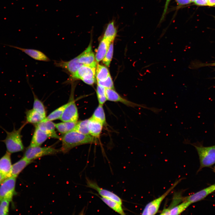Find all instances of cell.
I'll return each mask as SVG.
<instances>
[{
  "instance_id": "6da1fadb",
  "label": "cell",
  "mask_w": 215,
  "mask_h": 215,
  "mask_svg": "<svg viewBox=\"0 0 215 215\" xmlns=\"http://www.w3.org/2000/svg\"><path fill=\"white\" fill-rule=\"evenodd\" d=\"M98 138L73 130L64 134L61 137V152L65 153L73 148L82 145L98 143Z\"/></svg>"
},
{
  "instance_id": "7a4b0ae2",
  "label": "cell",
  "mask_w": 215,
  "mask_h": 215,
  "mask_svg": "<svg viewBox=\"0 0 215 215\" xmlns=\"http://www.w3.org/2000/svg\"><path fill=\"white\" fill-rule=\"evenodd\" d=\"M26 124L24 123L19 128L16 130L14 126L13 130L8 132L2 128L5 131L7 136L5 139L2 140L5 145L7 151L11 153L23 150L24 147L22 140L21 131Z\"/></svg>"
},
{
  "instance_id": "3957f363",
  "label": "cell",
  "mask_w": 215,
  "mask_h": 215,
  "mask_svg": "<svg viewBox=\"0 0 215 215\" xmlns=\"http://www.w3.org/2000/svg\"><path fill=\"white\" fill-rule=\"evenodd\" d=\"M191 144L195 148L198 152L200 163V169L215 163V145L205 147L196 144Z\"/></svg>"
},
{
  "instance_id": "277c9868",
  "label": "cell",
  "mask_w": 215,
  "mask_h": 215,
  "mask_svg": "<svg viewBox=\"0 0 215 215\" xmlns=\"http://www.w3.org/2000/svg\"><path fill=\"white\" fill-rule=\"evenodd\" d=\"M60 152V149H56L51 147L29 146L26 150L23 157L28 160L33 161L44 156L55 154Z\"/></svg>"
},
{
  "instance_id": "5b68a950",
  "label": "cell",
  "mask_w": 215,
  "mask_h": 215,
  "mask_svg": "<svg viewBox=\"0 0 215 215\" xmlns=\"http://www.w3.org/2000/svg\"><path fill=\"white\" fill-rule=\"evenodd\" d=\"M72 86L69 101L60 118L62 122H76L79 118L78 109L74 97L75 86L73 85Z\"/></svg>"
},
{
  "instance_id": "8992f818",
  "label": "cell",
  "mask_w": 215,
  "mask_h": 215,
  "mask_svg": "<svg viewBox=\"0 0 215 215\" xmlns=\"http://www.w3.org/2000/svg\"><path fill=\"white\" fill-rule=\"evenodd\" d=\"M106 95L107 100L116 102H120L125 105L133 108L140 107L150 110L155 113L159 112L160 109L154 108H149L145 105L138 104L128 100L121 97L114 89L106 88Z\"/></svg>"
},
{
  "instance_id": "52a82bcc",
  "label": "cell",
  "mask_w": 215,
  "mask_h": 215,
  "mask_svg": "<svg viewBox=\"0 0 215 215\" xmlns=\"http://www.w3.org/2000/svg\"><path fill=\"white\" fill-rule=\"evenodd\" d=\"M181 180V179H180L176 181L163 194L147 204L143 210L142 214L152 215L156 214L158 212L162 201Z\"/></svg>"
},
{
  "instance_id": "ba28073f",
  "label": "cell",
  "mask_w": 215,
  "mask_h": 215,
  "mask_svg": "<svg viewBox=\"0 0 215 215\" xmlns=\"http://www.w3.org/2000/svg\"><path fill=\"white\" fill-rule=\"evenodd\" d=\"M16 178L11 176L6 178L0 185V202L6 199L11 202L15 192Z\"/></svg>"
},
{
  "instance_id": "9c48e42d",
  "label": "cell",
  "mask_w": 215,
  "mask_h": 215,
  "mask_svg": "<svg viewBox=\"0 0 215 215\" xmlns=\"http://www.w3.org/2000/svg\"><path fill=\"white\" fill-rule=\"evenodd\" d=\"M96 67L83 65L73 75L70 76L65 83H72L77 79L83 80L95 78Z\"/></svg>"
},
{
  "instance_id": "30bf717a",
  "label": "cell",
  "mask_w": 215,
  "mask_h": 215,
  "mask_svg": "<svg viewBox=\"0 0 215 215\" xmlns=\"http://www.w3.org/2000/svg\"><path fill=\"white\" fill-rule=\"evenodd\" d=\"M54 64L56 67L62 68L71 76L74 74L79 68L83 65L79 60L78 56L71 60L64 61L62 60L55 61Z\"/></svg>"
},
{
  "instance_id": "8fae6325",
  "label": "cell",
  "mask_w": 215,
  "mask_h": 215,
  "mask_svg": "<svg viewBox=\"0 0 215 215\" xmlns=\"http://www.w3.org/2000/svg\"><path fill=\"white\" fill-rule=\"evenodd\" d=\"M86 183L87 187L96 191L101 197L113 200L122 205V200L115 194L100 187L96 182L89 179H86Z\"/></svg>"
},
{
  "instance_id": "7c38bea8",
  "label": "cell",
  "mask_w": 215,
  "mask_h": 215,
  "mask_svg": "<svg viewBox=\"0 0 215 215\" xmlns=\"http://www.w3.org/2000/svg\"><path fill=\"white\" fill-rule=\"evenodd\" d=\"M78 56L79 62L82 64L96 67L97 62L92 51L91 43L90 44L86 49Z\"/></svg>"
},
{
  "instance_id": "4fadbf2b",
  "label": "cell",
  "mask_w": 215,
  "mask_h": 215,
  "mask_svg": "<svg viewBox=\"0 0 215 215\" xmlns=\"http://www.w3.org/2000/svg\"><path fill=\"white\" fill-rule=\"evenodd\" d=\"M215 190V184L189 196L183 197L185 201L191 204L200 201Z\"/></svg>"
},
{
  "instance_id": "5bb4252c",
  "label": "cell",
  "mask_w": 215,
  "mask_h": 215,
  "mask_svg": "<svg viewBox=\"0 0 215 215\" xmlns=\"http://www.w3.org/2000/svg\"><path fill=\"white\" fill-rule=\"evenodd\" d=\"M4 45L19 50L36 60L44 62H49L50 61V59L46 55L39 50L34 49L24 48L13 45Z\"/></svg>"
},
{
  "instance_id": "9a60e30c",
  "label": "cell",
  "mask_w": 215,
  "mask_h": 215,
  "mask_svg": "<svg viewBox=\"0 0 215 215\" xmlns=\"http://www.w3.org/2000/svg\"><path fill=\"white\" fill-rule=\"evenodd\" d=\"M36 126L47 133L50 137L61 139V137L57 135L55 130V124L52 121L43 119L36 124Z\"/></svg>"
},
{
  "instance_id": "2e32d148",
  "label": "cell",
  "mask_w": 215,
  "mask_h": 215,
  "mask_svg": "<svg viewBox=\"0 0 215 215\" xmlns=\"http://www.w3.org/2000/svg\"><path fill=\"white\" fill-rule=\"evenodd\" d=\"M11 154L10 153L7 151L0 159V173L6 178L11 176L10 172L12 166Z\"/></svg>"
},
{
  "instance_id": "e0dca14e",
  "label": "cell",
  "mask_w": 215,
  "mask_h": 215,
  "mask_svg": "<svg viewBox=\"0 0 215 215\" xmlns=\"http://www.w3.org/2000/svg\"><path fill=\"white\" fill-rule=\"evenodd\" d=\"M49 137V136L47 133L36 126L29 146H39Z\"/></svg>"
},
{
  "instance_id": "ac0fdd59",
  "label": "cell",
  "mask_w": 215,
  "mask_h": 215,
  "mask_svg": "<svg viewBox=\"0 0 215 215\" xmlns=\"http://www.w3.org/2000/svg\"><path fill=\"white\" fill-rule=\"evenodd\" d=\"M191 204L188 202L183 201L181 203L170 208H164L161 211L160 215H179L184 211Z\"/></svg>"
},
{
  "instance_id": "d6986e66",
  "label": "cell",
  "mask_w": 215,
  "mask_h": 215,
  "mask_svg": "<svg viewBox=\"0 0 215 215\" xmlns=\"http://www.w3.org/2000/svg\"><path fill=\"white\" fill-rule=\"evenodd\" d=\"M103 125L101 122L90 117L89 119L88 123L89 134L98 139L102 132Z\"/></svg>"
},
{
  "instance_id": "ffe728a7",
  "label": "cell",
  "mask_w": 215,
  "mask_h": 215,
  "mask_svg": "<svg viewBox=\"0 0 215 215\" xmlns=\"http://www.w3.org/2000/svg\"><path fill=\"white\" fill-rule=\"evenodd\" d=\"M33 162L28 160L23 157L19 160L12 165L10 172L11 176L17 178L22 171Z\"/></svg>"
},
{
  "instance_id": "44dd1931",
  "label": "cell",
  "mask_w": 215,
  "mask_h": 215,
  "mask_svg": "<svg viewBox=\"0 0 215 215\" xmlns=\"http://www.w3.org/2000/svg\"><path fill=\"white\" fill-rule=\"evenodd\" d=\"M111 42L107 39L103 38L99 43L95 56L97 62H99L103 59Z\"/></svg>"
},
{
  "instance_id": "7402d4cb",
  "label": "cell",
  "mask_w": 215,
  "mask_h": 215,
  "mask_svg": "<svg viewBox=\"0 0 215 215\" xmlns=\"http://www.w3.org/2000/svg\"><path fill=\"white\" fill-rule=\"evenodd\" d=\"M26 121L25 123L37 124L44 119L46 116L33 109L27 110L25 112Z\"/></svg>"
},
{
  "instance_id": "603a6c76",
  "label": "cell",
  "mask_w": 215,
  "mask_h": 215,
  "mask_svg": "<svg viewBox=\"0 0 215 215\" xmlns=\"http://www.w3.org/2000/svg\"><path fill=\"white\" fill-rule=\"evenodd\" d=\"M117 29L114 22L112 21L108 24L105 30L103 38L107 39L111 42H113L117 34Z\"/></svg>"
},
{
  "instance_id": "cb8c5ba5",
  "label": "cell",
  "mask_w": 215,
  "mask_h": 215,
  "mask_svg": "<svg viewBox=\"0 0 215 215\" xmlns=\"http://www.w3.org/2000/svg\"><path fill=\"white\" fill-rule=\"evenodd\" d=\"M77 122H63L55 124V126L56 128L59 132L64 134L73 130L76 126Z\"/></svg>"
},
{
  "instance_id": "d4e9b609",
  "label": "cell",
  "mask_w": 215,
  "mask_h": 215,
  "mask_svg": "<svg viewBox=\"0 0 215 215\" xmlns=\"http://www.w3.org/2000/svg\"><path fill=\"white\" fill-rule=\"evenodd\" d=\"M102 200L113 210L121 215H125L122 205L117 201L113 200L103 197H100Z\"/></svg>"
},
{
  "instance_id": "484cf974",
  "label": "cell",
  "mask_w": 215,
  "mask_h": 215,
  "mask_svg": "<svg viewBox=\"0 0 215 215\" xmlns=\"http://www.w3.org/2000/svg\"><path fill=\"white\" fill-rule=\"evenodd\" d=\"M99 104L93 114L91 117L102 123L104 125L106 124L105 115L103 106Z\"/></svg>"
},
{
  "instance_id": "4316f807",
  "label": "cell",
  "mask_w": 215,
  "mask_h": 215,
  "mask_svg": "<svg viewBox=\"0 0 215 215\" xmlns=\"http://www.w3.org/2000/svg\"><path fill=\"white\" fill-rule=\"evenodd\" d=\"M110 74L106 66L99 64L97 65L95 76L97 81L105 80Z\"/></svg>"
},
{
  "instance_id": "83f0119b",
  "label": "cell",
  "mask_w": 215,
  "mask_h": 215,
  "mask_svg": "<svg viewBox=\"0 0 215 215\" xmlns=\"http://www.w3.org/2000/svg\"><path fill=\"white\" fill-rule=\"evenodd\" d=\"M89 119L77 121L76 126L73 130L85 135H90L88 123Z\"/></svg>"
},
{
  "instance_id": "f1b7e54d",
  "label": "cell",
  "mask_w": 215,
  "mask_h": 215,
  "mask_svg": "<svg viewBox=\"0 0 215 215\" xmlns=\"http://www.w3.org/2000/svg\"><path fill=\"white\" fill-rule=\"evenodd\" d=\"M67 103L61 106L56 109L44 119L45 120L52 121L60 119Z\"/></svg>"
},
{
  "instance_id": "f546056e",
  "label": "cell",
  "mask_w": 215,
  "mask_h": 215,
  "mask_svg": "<svg viewBox=\"0 0 215 215\" xmlns=\"http://www.w3.org/2000/svg\"><path fill=\"white\" fill-rule=\"evenodd\" d=\"M34 97L33 109L46 116V110L42 102L40 100L32 90Z\"/></svg>"
},
{
  "instance_id": "4dcf8cb0",
  "label": "cell",
  "mask_w": 215,
  "mask_h": 215,
  "mask_svg": "<svg viewBox=\"0 0 215 215\" xmlns=\"http://www.w3.org/2000/svg\"><path fill=\"white\" fill-rule=\"evenodd\" d=\"M106 90L105 87L97 84L96 92L99 104L103 105L107 100Z\"/></svg>"
},
{
  "instance_id": "1f68e13d",
  "label": "cell",
  "mask_w": 215,
  "mask_h": 215,
  "mask_svg": "<svg viewBox=\"0 0 215 215\" xmlns=\"http://www.w3.org/2000/svg\"><path fill=\"white\" fill-rule=\"evenodd\" d=\"M113 51V42L110 43L106 55L102 60L103 63L107 67H109L112 60Z\"/></svg>"
},
{
  "instance_id": "d6a6232c",
  "label": "cell",
  "mask_w": 215,
  "mask_h": 215,
  "mask_svg": "<svg viewBox=\"0 0 215 215\" xmlns=\"http://www.w3.org/2000/svg\"><path fill=\"white\" fill-rule=\"evenodd\" d=\"M10 202L6 199H3L0 202V215L8 214Z\"/></svg>"
},
{
  "instance_id": "836d02e7",
  "label": "cell",
  "mask_w": 215,
  "mask_h": 215,
  "mask_svg": "<svg viewBox=\"0 0 215 215\" xmlns=\"http://www.w3.org/2000/svg\"><path fill=\"white\" fill-rule=\"evenodd\" d=\"M98 84L106 88L114 89V87L112 79L110 74L107 79L103 81H97Z\"/></svg>"
},
{
  "instance_id": "e575fe53",
  "label": "cell",
  "mask_w": 215,
  "mask_h": 215,
  "mask_svg": "<svg viewBox=\"0 0 215 215\" xmlns=\"http://www.w3.org/2000/svg\"><path fill=\"white\" fill-rule=\"evenodd\" d=\"M179 7L190 4L191 3V0H174Z\"/></svg>"
},
{
  "instance_id": "d590c367",
  "label": "cell",
  "mask_w": 215,
  "mask_h": 215,
  "mask_svg": "<svg viewBox=\"0 0 215 215\" xmlns=\"http://www.w3.org/2000/svg\"><path fill=\"white\" fill-rule=\"evenodd\" d=\"M171 0H166L165 3V5L163 11V13L160 19V22H161L164 19L166 13H167L168 7L169 3Z\"/></svg>"
},
{
  "instance_id": "8d00e7d4",
  "label": "cell",
  "mask_w": 215,
  "mask_h": 215,
  "mask_svg": "<svg viewBox=\"0 0 215 215\" xmlns=\"http://www.w3.org/2000/svg\"><path fill=\"white\" fill-rule=\"evenodd\" d=\"M208 0H196L194 2V4L198 6L207 5Z\"/></svg>"
},
{
  "instance_id": "74e56055",
  "label": "cell",
  "mask_w": 215,
  "mask_h": 215,
  "mask_svg": "<svg viewBox=\"0 0 215 215\" xmlns=\"http://www.w3.org/2000/svg\"><path fill=\"white\" fill-rule=\"evenodd\" d=\"M198 67H202L209 66H215V62L209 63H202L199 64Z\"/></svg>"
},
{
  "instance_id": "f35d334b",
  "label": "cell",
  "mask_w": 215,
  "mask_h": 215,
  "mask_svg": "<svg viewBox=\"0 0 215 215\" xmlns=\"http://www.w3.org/2000/svg\"><path fill=\"white\" fill-rule=\"evenodd\" d=\"M207 5L209 6H215V0H208Z\"/></svg>"
},
{
  "instance_id": "ab89813d",
  "label": "cell",
  "mask_w": 215,
  "mask_h": 215,
  "mask_svg": "<svg viewBox=\"0 0 215 215\" xmlns=\"http://www.w3.org/2000/svg\"><path fill=\"white\" fill-rule=\"evenodd\" d=\"M7 178L0 173V185Z\"/></svg>"
},
{
  "instance_id": "60d3db41",
  "label": "cell",
  "mask_w": 215,
  "mask_h": 215,
  "mask_svg": "<svg viewBox=\"0 0 215 215\" xmlns=\"http://www.w3.org/2000/svg\"><path fill=\"white\" fill-rule=\"evenodd\" d=\"M196 0H191V2H194Z\"/></svg>"
},
{
  "instance_id": "b9f144b4",
  "label": "cell",
  "mask_w": 215,
  "mask_h": 215,
  "mask_svg": "<svg viewBox=\"0 0 215 215\" xmlns=\"http://www.w3.org/2000/svg\"><path fill=\"white\" fill-rule=\"evenodd\" d=\"M214 19H215V16H214Z\"/></svg>"
}]
</instances>
